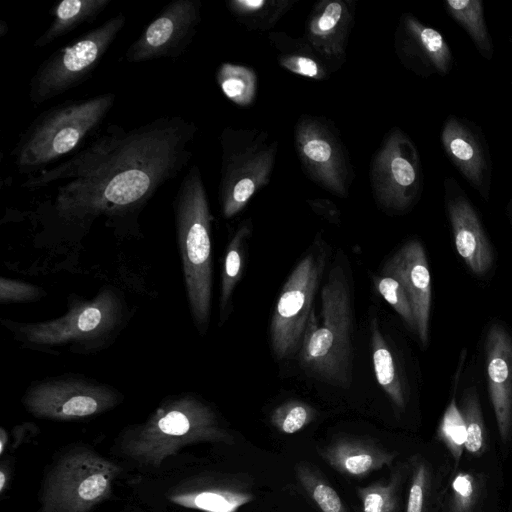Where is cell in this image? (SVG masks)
<instances>
[{
  "label": "cell",
  "mask_w": 512,
  "mask_h": 512,
  "mask_svg": "<svg viewBox=\"0 0 512 512\" xmlns=\"http://www.w3.org/2000/svg\"><path fill=\"white\" fill-rule=\"evenodd\" d=\"M406 26L425 56L441 73H446L451 65V52L443 36L435 29L427 27L415 18L408 16Z\"/></svg>",
  "instance_id": "31"
},
{
  "label": "cell",
  "mask_w": 512,
  "mask_h": 512,
  "mask_svg": "<svg viewBox=\"0 0 512 512\" xmlns=\"http://www.w3.org/2000/svg\"><path fill=\"white\" fill-rule=\"evenodd\" d=\"M484 351L489 398L506 456L512 449V337L497 321L489 326Z\"/></svg>",
  "instance_id": "15"
},
{
  "label": "cell",
  "mask_w": 512,
  "mask_h": 512,
  "mask_svg": "<svg viewBox=\"0 0 512 512\" xmlns=\"http://www.w3.org/2000/svg\"><path fill=\"white\" fill-rule=\"evenodd\" d=\"M321 458L338 473L363 478L393 464L398 452L365 437H341L319 449Z\"/></svg>",
  "instance_id": "20"
},
{
  "label": "cell",
  "mask_w": 512,
  "mask_h": 512,
  "mask_svg": "<svg viewBox=\"0 0 512 512\" xmlns=\"http://www.w3.org/2000/svg\"><path fill=\"white\" fill-rule=\"evenodd\" d=\"M371 351L374 373L378 384L398 413L406 410L408 397L397 365L377 318L371 320Z\"/></svg>",
  "instance_id": "23"
},
{
  "label": "cell",
  "mask_w": 512,
  "mask_h": 512,
  "mask_svg": "<svg viewBox=\"0 0 512 512\" xmlns=\"http://www.w3.org/2000/svg\"><path fill=\"white\" fill-rule=\"evenodd\" d=\"M113 463L88 451L63 459L47 480L41 512H89L109 492Z\"/></svg>",
  "instance_id": "7"
},
{
  "label": "cell",
  "mask_w": 512,
  "mask_h": 512,
  "mask_svg": "<svg viewBox=\"0 0 512 512\" xmlns=\"http://www.w3.org/2000/svg\"><path fill=\"white\" fill-rule=\"evenodd\" d=\"M382 274L398 280L411 302L416 334L426 347L431 313V275L423 245L411 240L402 245L385 263Z\"/></svg>",
  "instance_id": "16"
},
{
  "label": "cell",
  "mask_w": 512,
  "mask_h": 512,
  "mask_svg": "<svg viewBox=\"0 0 512 512\" xmlns=\"http://www.w3.org/2000/svg\"><path fill=\"white\" fill-rule=\"evenodd\" d=\"M447 209L458 255L474 275H486L492 268L494 254L478 215L462 197L450 201Z\"/></svg>",
  "instance_id": "19"
},
{
  "label": "cell",
  "mask_w": 512,
  "mask_h": 512,
  "mask_svg": "<svg viewBox=\"0 0 512 512\" xmlns=\"http://www.w3.org/2000/svg\"><path fill=\"white\" fill-rule=\"evenodd\" d=\"M459 406L466 428L465 459L481 460L496 454L484 421L478 391L475 386L463 392Z\"/></svg>",
  "instance_id": "25"
},
{
  "label": "cell",
  "mask_w": 512,
  "mask_h": 512,
  "mask_svg": "<svg viewBox=\"0 0 512 512\" xmlns=\"http://www.w3.org/2000/svg\"><path fill=\"white\" fill-rule=\"evenodd\" d=\"M23 402L37 417L66 420L102 412L117 402V395L94 381L58 377L35 383L27 390Z\"/></svg>",
  "instance_id": "10"
},
{
  "label": "cell",
  "mask_w": 512,
  "mask_h": 512,
  "mask_svg": "<svg viewBox=\"0 0 512 512\" xmlns=\"http://www.w3.org/2000/svg\"><path fill=\"white\" fill-rule=\"evenodd\" d=\"M201 20L199 0H174L142 30L125 52L128 63L177 58L192 42Z\"/></svg>",
  "instance_id": "11"
},
{
  "label": "cell",
  "mask_w": 512,
  "mask_h": 512,
  "mask_svg": "<svg viewBox=\"0 0 512 512\" xmlns=\"http://www.w3.org/2000/svg\"><path fill=\"white\" fill-rule=\"evenodd\" d=\"M5 484V474L3 471H0V491L4 489Z\"/></svg>",
  "instance_id": "37"
},
{
  "label": "cell",
  "mask_w": 512,
  "mask_h": 512,
  "mask_svg": "<svg viewBox=\"0 0 512 512\" xmlns=\"http://www.w3.org/2000/svg\"><path fill=\"white\" fill-rule=\"evenodd\" d=\"M371 175L383 206L403 210L412 203L418 189V161L414 147L403 134L395 132L387 139Z\"/></svg>",
  "instance_id": "14"
},
{
  "label": "cell",
  "mask_w": 512,
  "mask_h": 512,
  "mask_svg": "<svg viewBox=\"0 0 512 512\" xmlns=\"http://www.w3.org/2000/svg\"><path fill=\"white\" fill-rule=\"evenodd\" d=\"M120 301L105 290L91 301H83L51 321L22 324L20 338L28 343L53 346L98 339L111 332L120 321Z\"/></svg>",
  "instance_id": "8"
},
{
  "label": "cell",
  "mask_w": 512,
  "mask_h": 512,
  "mask_svg": "<svg viewBox=\"0 0 512 512\" xmlns=\"http://www.w3.org/2000/svg\"><path fill=\"white\" fill-rule=\"evenodd\" d=\"M126 23L123 12L108 18L73 42L54 51L37 68L29 82L28 97L41 105L86 81Z\"/></svg>",
  "instance_id": "5"
},
{
  "label": "cell",
  "mask_w": 512,
  "mask_h": 512,
  "mask_svg": "<svg viewBox=\"0 0 512 512\" xmlns=\"http://www.w3.org/2000/svg\"><path fill=\"white\" fill-rule=\"evenodd\" d=\"M353 305L349 278L337 261L321 291V323L314 312L299 351L301 366L311 375L342 388L352 381Z\"/></svg>",
  "instance_id": "3"
},
{
  "label": "cell",
  "mask_w": 512,
  "mask_h": 512,
  "mask_svg": "<svg viewBox=\"0 0 512 512\" xmlns=\"http://www.w3.org/2000/svg\"><path fill=\"white\" fill-rule=\"evenodd\" d=\"M374 285L378 293L397 312L410 330L416 333V322L409 297L402 284L387 275L374 276Z\"/></svg>",
  "instance_id": "33"
},
{
  "label": "cell",
  "mask_w": 512,
  "mask_h": 512,
  "mask_svg": "<svg viewBox=\"0 0 512 512\" xmlns=\"http://www.w3.org/2000/svg\"><path fill=\"white\" fill-rule=\"evenodd\" d=\"M503 472L497 454L463 459L441 490L436 512H498Z\"/></svg>",
  "instance_id": "12"
},
{
  "label": "cell",
  "mask_w": 512,
  "mask_h": 512,
  "mask_svg": "<svg viewBox=\"0 0 512 512\" xmlns=\"http://www.w3.org/2000/svg\"><path fill=\"white\" fill-rule=\"evenodd\" d=\"M196 132V124L182 116H162L131 129L110 124L21 186L41 192L33 214L48 230L81 233L99 218L111 226L133 224L187 166Z\"/></svg>",
  "instance_id": "1"
},
{
  "label": "cell",
  "mask_w": 512,
  "mask_h": 512,
  "mask_svg": "<svg viewBox=\"0 0 512 512\" xmlns=\"http://www.w3.org/2000/svg\"><path fill=\"white\" fill-rule=\"evenodd\" d=\"M112 0H63L50 11L51 22L35 40V48H43L69 34L83 24L95 20Z\"/></svg>",
  "instance_id": "22"
},
{
  "label": "cell",
  "mask_w": 512,
  "mask_h": 512,
  "mask_svg": "<svg viewBox=\"0 0 512 512\" xmlns=\"http://www.w3.org/2000/svg\"><path fill=\"white\" fill-rule=\"evenodd\" d=\"M296 146L309 174L335 194L345 196L344 160L329 131L316 120H302L296 129Z\"/></svg>",
  "instance_id": "17"
},
{
  "label": "cell",
  "mask_w": 512,
  "mask_h": 512,
  "mask_svg": "<svg viewBox=\"0 0 512 512\" xmlns=\"http://www.w3.org/2000/svg\"><path fill=\"white\" fill-rule=\"evenodd\" d=\"M325 264V248L315 245L297 263L281 289L270 325L271 346L278 360L290 358L300 350Z\"/></svg>",
  "instance_id": "6"
},
{
  "label": "cell",
  "mask_w": 512,
  "mask_h": 512,
  "mask_svg": "<svg viewBox=\"0 0 512 512\" xmlns=\"http://www.w3.org/2000/svg\"><path fill=\"white\" fill-rule=\"evenodd\" d=\"M410 468L404 512H436L441 490L452 470L448 454L438 444L434 453L415 452Z\"/></svg>",
  "instance_id": "18"
},
{
  "label": "cell",
  "mask_w": 512,
  "mask_h": 512,
  "mask_svg": "<svg viewBox=\"0 0 512 512\" xmlns=\"http://www.w3.org/2000/svg\"><path fill=\"white\" fill-rule=\"evenodd\" d=\"M251 234V224L244 223L235 232L227 247L221 282L220 308L229 306L232 293L243 274L247 239Z\"/></svg>",
  "instance_id": "28"
},
{
  "label": "cell",
  "mask_w": 512,
  "mask_h": 512,
  "mask_svg": "<svg viewBox=\"0 0 512 512\" xmlns=\"http://www.w3.org/2000/svg\"><path fill=\"white\" fill-rule=\"evenodd\" d=\"M186 436L191 440L233 442L210 407L192 396H183L162 406L141 428L139 441L170 444Z\"/></svg>",
  "instance_id": "13"
},
{
  "label": "cell",
  "mask_w": 512,
  "mask_h": 512,
  "mask_svg": "<svg viewBox=\"0 0 512 512\" xmlns=\"http://www.w3.org/2000/svg\"><path fill=\"white\" fill-rule=\"evenodd\" d=\"M435 442L448 454L455 472L465 457L466 428L455 394L452 395L439 421Z\"/></svg>",
  "instance_id": "26"
},
{
  "label": "cell",
  "mask_w": 512,
  "mask_h": 512,
  "mask_svg": "<svg viewBox=\"0 0 512 512\" xmlns=\"http://www.w3.org/2000/svg\"><path fill=\"white\" fill-rule=\"evenodd\" d=\"M445 5L449 14L467 31L477 47L488 51L490 42L482 2L480 0H447Z\"/></svg>",
  "instance_id": "30"
},
{
  "label": "cell",
  "mask_w": 512,
  "mask_h": 512,
  "mask_svg": "<svg viewBox=\"0 0 512 512\" xmlns=\"http://www.w3.org/2000/svg\"><path fill=\"white\" fill-rule=\"evenodd\" d=\"M282 65L293 73L319 79L322 77L323 72L319 64L310 57L302 55H293L284 57Z\"/></svg>",
  "instance_id": "36"
},
{
  "label": "cell",
  "mask_w": 512,
  "mask_h": 512,
  "mask_svg": "<svg viewBox=\"0 0 512 512\" xmlns=\"http://www.w3.org/2000/svg\"><path fill=\"white\" fill-rule=\"evenodd\" d=\"M221 144L219 199L223 216L231 218L267 183L275 151L273 148L248 151V147L242 145V135L231 129L224 130Z\"/></svg>",
  "instance_id": "9"
},
{
  "label": "cell",
  "mask_w": 512,
  "mask_h": 512,
  "mask_svg": "<svg viewBox=\"0 0 512 512\" xmlns=\"http://www.w3.org/2000/svg\"><path fill=\"white\" fill-rule=\"evenodd\" d=\"M40 295V290L32 284L1 278L0 300L2 303L31 301Z\"/></svg>",
  "instance_id": "35"
},
{
  "label": "cell",
  "mask_w": 512,
  "mask_h": 512,
  "mask_svg": "<svg viewBox=\"0 0 512 512\" xmlns=\"http://www.w3.org/2000/svg\"><path fill=\"white\" fill-rule=\"evenodd\" d=\"M298 483L321 512H349L335 489L321 471L309 462L295 466Z\"/></svg>",
  "instance_id": "27"
},
{
  "label": "cell",
  "mask_w": 512,
  "mask_h": 512,
  "mask_svg": "<svg viewBox=\"0 0 512 512\" xmlns=\"http://www.w3.org/2000/svg\"><path fill=\"white\" fill-rule=\"evenodd\" d=\"M508 512H512V503H511V505H510V507H509Z\"/></svg>",
  "instance_id": "38"
},
{
  "label": "cell",
  "mask_w": 512,
  "mask_h": 512,
  "mask_svg": "<svg viewBox=\"0 0 512 512\" xmlns=\"http://www.w3.org/2000/svg\"><path fill=\"white\" fill-rule=\"evenodd\" d=\"M410 468L408 460L399 462L388 478L356 489L362 512H400L404 485Z\"/></svg>",
  "instance_id": "24"
},
{
  "label": "cell",
  "mask_w": 512,
  "mask_h": 512,
  "mask_svg": "<svg viewBox=\"0 0 512 512\" xmlns=\"http://www.w3.org/2000/svg\"><path fill=\"white\" fill-rule=\"evenodd\" d=\"M345 7L342 2L331 1L316 15L309 26L312 41L327 47L332 39L340 33V25L344 23Z\"/></svg>",
  "instance_id": "34"
},
{
  "label": "cell",
  "mask_w": 512,
  "mask_h": 512,
  "mask_svg": "<svg viewBox=\"0 0 512 512\" xmlns=\"http://www.w3.org/2000/svg\"><path fill=\"white\" fill-rule=\"evenodd\" d=\"M441 139L451 161L472 185L479 188L483 181L484 158L473 135L457 119L450 118Z\"/></svg>",
  "instance_id": "21"
},
{
  "label": "cell",
  "mask_w": 512,
  "mask_h": 512,
  "mask_svg": "<svg viewBox=\"0 0 512 512\" xmlns=\"http://www.w3.org/2000/svg\"><path fill=\"white\" fill-rule=\"evenodd\" d=\"M116 94L67 100L39 114L20 135L10 156L27 177L80 150L99 131Z\"/></svg>",
  "instance_id": "2"
},
{
  "label": "cell",
  "mask_w": 512,
  "mask_h": 512,
  "mask_svg": "<svg viewBox=\"0 0 512 512\" xmlns=\"http://www.w3.org/2000/svg\"><path fill=\"white\" fill-rule=\"evenodd\" d=\"M173 211L190 309L198 329L203 331L211 311L212 215L201 171L195 164L179 184Z\"/></svg>",
  "instance_id": "4"
},
{
  "label": "cell",
  "mask_w": 512,
  "mask_h": 512,
  "mask_svg": "<svg viewBox=\"0 0 512 512\" xmlns=\"http://www.w3.org/2000/svg\"><path fill=\"white\" fill-rule=\"evenodd\" d=\"M217 82L224 95L238 105L252 102L256 91V77L247 67L223 63L217 71Z\"/></svg>",
  "instance_id": "29"
},
{
  "label": "cell",
  "mask_w": 512,
  "mask_h": 512,
  "mask_svg": "<svg viewBox=\"0 0 512 512\" xmlns=\"http://www.w3.org/2000/svg\"><path fill=\"white\" fill-rule=\"evenodd\" d=\"M316 417V410L306 402L289 400L276 407L270 416L272 425L281 433L295 434Z\"/></svg>",
  "instance_id": "32"
}]
</instances>
